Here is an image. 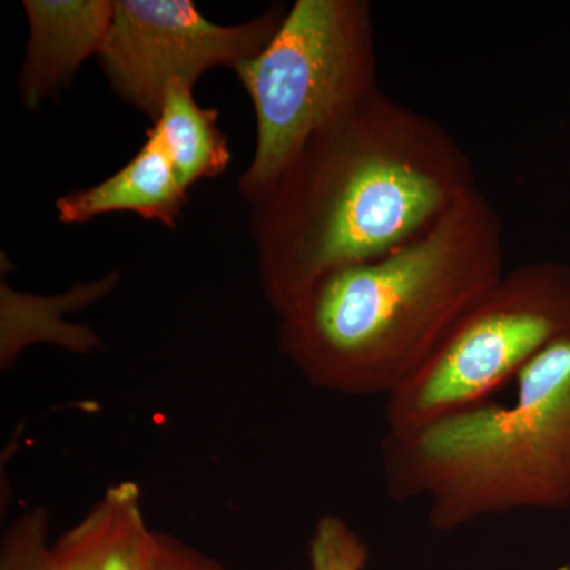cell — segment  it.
Returning <instances> with one entry per match:
<instances>
[{"label":"cell","mask_w":570,"mask_h":570,"mask_svg":"<svg viewBox=\"0 0 570 570\" xmlns=\"http://www.w3.org/2000/svg\"><path fill=\"white\" fill-rule=\"evenodd\" d=\"M504 225L480 189L425 235L330 273L281 316V348L317 387L390 396L504 275Z\"/></svg>","instance_id":"cell-2"},{"label":"cell","mask_w":570,"mask_h":570,"mask_svg":"<svg viewBox=\"0 0 570 570\" xmlns=\"http://www.w3.org/2000/svg\"><path fill=\"white\" fill-rule=\"evenodd\" d=\"M475 189L463 145L379 89L317 130L250 205L269 305L284 316L322 277L409 245Z\"/></svg>","instance_id":"cell-1"},{"label":"cell","mask_w":570,"mask_h":570,"mask_svg":"<svg viewBox=\"0 0 570 570\" xmlns=\"http://www.w3.org/2000/svg\"><path fill=\"white\" fill-rule=\"evenodd\" d=\"M48 513L36 509L7 530L0 550V570H56L48 542Z\"/></svg>","instance_id":"cell-11"},{"label":"cell","mask_w":570,"mask_h":570,"mask_svg":"<svg viewBox=\"0 0 570 570\" xmlns=\"http://www.w3.org/2000/svg\"><path fill=\"white\" fill-rule=\"evenodd\" d=\"M153 570H225L219 562L171 535L156 532Z\"/></svg>","instance_id":"cell-13"},{"label":"cell","mask_w":570,"mask_h":570,"mask_svg":"<svg viewBox=\"0 0 570 570\" xmlns=\"http://www.w3.org/2000/svg\"><path fill=\"white\" fill-rule=\"evenodd\" d=\"M509 401H485L382 441L385 490L426 501L433 530L570 508V330L520 371Z\"/></svg>","instance_id":"cell-3"},{"label":"cell","mask_w":570,"mask_h":570,"mask_svg":"<svg viewBox=\"0 0 570 570\" xmlns=\"http://www.w3.org/2000/svg\"><path fill=\"white\" fill-rule=\"evenodd\" d=\"M235 73L257 126L238 183L253 205L317 130L381 89L371 2L296 0L269 43Z\"/></svg>","instance_id":"cell-4"},{"label":"cell","mask_w":570,"mask_h":570,"mask_svg":"<svg viewBox=\"0 0 570 570\" xmlns=\"http://www.w3.org/2000/svg\"><path fill=\"white\" fill-rule=\"evenodd\" d=\"M284 7L236 26L216 24L190 0H115L110 32L99 62L119 99L159 118L174 82L195 86L217 67L238 69L275 36Z\"/></svg>","instance_id":"cell-6"},{"label":"cell","mask_w":570,"mask_h":570,"mask_svg":"<svg viewBox=\"0 0 570 570\" xmlns=\"http://www.w3.org/2000/svg\"><path fill=\"white\" fill-rule=\"evenodd\" d=\"M570 330V266L539 261L499 277L403 387L387 396V433L485 403Z\"/></svg>","instance_id":"cell-5"},{"label":"cell","mask_w":570,"mask_h":570,"mask_svg":"<svg viewBox=\"0 0 570 570\" xmlns=\"http://www.w3.org/2000/svg\"><path fill=\"white\" fill-rule=\"evenodd\" d=\"M156 532L132 482L105 491L91 512L52 543L56 570H153Z\"/></svg>","instance_id":"cell-9"},{"label":"cell","mask_w":570,"mask_h":570,"mask_svg":"<svg viewBox=\"0 0 570 570\" xmlns=\"http://www.w3.org/2000/svg\"><path fill=\"white\" fill-rule=\"evenodd\" d=\"M367 547L347 521L336 515L318 520L309 540V570H365Z\"/></svg>","instance_id":"cell-12"},{"label":"cell","mask_w":570,"mask_h":570,"mask_svg":"<svg viewBox=\"0 0 570 570\" xmlns=\"http://www.w3.org/2000/svg\"><path fill=\"white\" fill-rule=\"evenodd\" d=\"M29 39L18 89L36 110L55 99L89 58H99L110 32L115 0H24Z\"/></svg>","instance_id":"cell-7"},{"label":"cell","mask_w":570,"mask_h":570,"mask_svg":"<svg viewBox=\"0 0 570 570\" xmlns=\"http://www.w3.org/2000/svg\"><path fill=\"white\" fill-rule=\"evenodd\" d=\"M151 127L170 157L179 186L187 193L202 179L224 175L230 165L227 137L219 129V111L198 105L194 86L174 82Z\"/></svg>","instance_id":"cell-10"},{"label":"cell","mask_w":570,"mask_h":570,"mask_svg":"<svg viewBox=\"0 0 570 570\" xmlns=\"http://www.w3.org/2000/svg\"><path fill=\"white\" fill-rule=\"evenodd\" d=\"M189 193L179 186L174 165L153 127L140 151L110 178L62 195L56 200L59 223L86 224L111 213H134L141 219L175 228Z\"/></svg>","instance_id":"cell-8"}]
</instances>
